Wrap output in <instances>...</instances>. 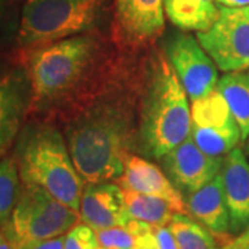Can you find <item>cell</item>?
<instances>
[{"instance_id": "cell-22", "label": "cell", "mask_w": 249, "mask_h": 249, "mask_svg": "<svg viewBox=\"0 0 249 249\" xmlns=\"http://www.w3.org/2000/svg\"><path fill=\"white\" fill-rule=\"evenodd\" d=\"M64 249H100L96 230L85 223H78L64 235Z\"/></svg>"}, {"instance_id": "cell-8", "label": "cell", "mask_w": 249, "mask_h": 249, "mask_svg": "<svg viewBox=\"0 0 249 249\" xmlns=\"http://www.w3.org/2000/svg\"><path fill=\"white\" fill-rule=\"evenodd\" d=\"M165 0H114L111 40L124 53L152 46L165 31Z\"/></svg>"}, {"instance_id": "cell-30", "label": "cell", "mask_w": 249, "mask_h": 249, "mask_svg": "<svg viewBox=\"0 0 249 249\" xmlns=\"http://www.w3.org/2000/svg\"><path fill=\"white\" fill-rule=\"evenodd\" d=\"M247 10H248V13H249V7H247Z\"/></svg>"}, {"instance_id": "cell-15", "label": "cell", "mask_w": 249, "mask_h": 249, "mask_svg": "<svg viewBox=\"0 0 249 249\" xmlns=\"http://www.w3.org/2000/svg\"><path fill=\"white\" fill-rule=\"evenodd\" d=\"M220 175L230 213V230H245L249 226V163L240 147L223 157Z\"/></svg>"}, {"instance_id": "cell-20", "label": "cell", "mask_w": 249, "mask_h": 249, "mask_svg": "<svg viewBox=\"0 0 249 249\" xmlns=\"http://www.w3.org/2000/svg\"><path fill=\"white\" fill-rule=\"evenodd\" d=\"M178 249H222L213 232L188 214L176 213L168 224Z\"/></svg>"}, {"instance_id": "cell-26", "label": "cell", "mask_w": 249, "mask_h": 249, "mask_svg": "<svg viewBox=\"0 0 249 249\" xmlns=\"http://www.w3.org/2000/svg\"><path fill=\"white\" fill-rule=\"evenodd\" d=\"M217 6L230 7V9H244L249 7V0H216Z\"/></svg>"}, {"instance_id": "cell-3", "label": "cell", "mask_w": 249, "mask_h": 249, "mask_svg": "<svg viewBox=\"0 0 249 249\" xmlns=\"http://www.w3.org/2000/svg\"><path fill=\"white\" fill-rule=\"evenodd\" d=\"M140 67L136 151L160 160L190 137V98L163 52L150 54Z\"/></svg>"}, {"instance_id": "cell-29", "label": "cell", "mask_w": 249, "mask_h": 249, "mask_svg": "<svg viewBox=\"0 0 249 249\" xmlns=\"http://www.w3.org/2000/svg\"><path fill=\"white\" fill-rule=\"evenodd\" d=\"M245 152L249 155V137L247 139V142H245Z\"/></svg>"}, {"instance_id": "cell-17", "label": "cell", "mask_w": 249, "mask_h": 249, "mask_svg": "<svg viewBox=\"0 0 249 249\" xmlns=\"http://www.w3.org/2000/svg\"><path fill=\"white\" fill-rule=\"evenodd\" d=\"M220 7L216 0H165V14L184 32H202L213 25Z\"/></svg>"}, {"instance_id": "cell-14", "label": "cell", "mask_w": 249, "mask_h": 249, "mask_svg": "<svg viewBox=\"0 0 249 249\" xmlns=\"http://www.w3.org/2000/svg\"><path fill=\"white\" fill-rule=\"evenodd\" d=\"M115 181L124 190L162 198L168 201L178 213L188 214L186 199L172 180L157 165L134 152L127 157L124 173Z\"/></svg>"}, {"instance_id": "cell-24", "label": "cell", "mask_w": 249, "mask_h": 249, "mask_svg": "<svg viewBox=\"0 0 249 249\" xmlns=\"http://www.w3.org/2000/svg\"><path fill=\"white\" fill-rule=\"evenodd\" d=\"M24 249H64V235L55 237V238H52V240L31 244V245H28Z\"/></svg>"}, {"instance_id": "cell-16", "label": "cell", "mask_w": 249, "mask_h": 249, "mask_svg": "<svg viewBox=\"0 0 249 249\" xmlns=\"http://www.w3.org/2000/svg\"><path fill=\"white\" fill-rule=\"evenodd\" d=\"M188 213L217 237L227 235L230 230V213L226 202L222 175L205 183L186 198Z\"/></svg>"}, {"instance_id": "cell-27", "label": "cell", "mask_w": 249, "mask_h": 249, "mask_svg": "<svg viewBox=\"0 0 249 249\" xmlns=\"http://www.w3.org/2000/svg\"><path fill=\"white\" fill-rule=\"evenodd\" d=\"M0 249H17V247L13 244V241L10 240L6 235V232L3 231V229L0 227Z\"/></svg>"}, {"instance_id": "cell-21", "label": "cell", "mask_w": 249, "mask_h": 249, "mask_svg": "<svg viewBox=\"0 0 249 249\" xmlns=\"http://www.w3.org/2000/svg\"><path fill=\"white\" fill-rule=\"evenodd\" d=\"M22 190V181L14 155L0 160V227L9 222Z\"/></svg>"}, {"instance_id": "cell-1", "label": "cell", "mask_w": 249, "mask_h": 249, "mask_svg": "<svg viewBox=\"0 0 249 249\" xmlns=\"http://www.w3.org/2000/svg\"><path fill=\"white\" fill-rule=\"evenodd\" d=\"M142 67L127 57L112 78L70 118L62 132L86 184L116 180L137 148Z\"/></svg>"}, {"instance_id": "cell-4", "label": "cell", "mask_w": 249, "mask_h": 249, "mask_svg": "<svg viewBox=\"0 0 249 249\" xmlns=\"http://www.w3.org/2000/svg\"><path fill=\"white\" fill-rule=\"evenodd\" d=\"M13 155L22 184L42 187L79 212L86 183L75 168L64 132L55 122L36 118L24 124Z\"/></svg>"}, {"instance_id": "cell-23", "label": "cell", "mask_w": 249, "mask_h": 249, "mask_svg": "<svg viewBox=\"0 0 249 249\" xmlns=\"http://www.w3.org/2000/svg\"><path fill=\"white\" fill-rule=\"evenodd\" d=\"M16 29L18 31L14 0H0V43L7 40Z\"/></svg>"}, {"instance_id": "cell-19", "label": "cell", "mask_w": 249, "mask_h": 249, "mask_svg": "<svg viewBox=\"0 0 249 249\" xmlns=\"http://www.w3.org/2000/svg\"><path fill=\"white\" fill-rule=\"evenodd\" d=\"M124 196L130 219L148 223L155 227L168 226L173 216L178 213L168 201L158 196L140 194L130 190H124Z\"/></svg>"}, {"instance_id": "cell-18", "label": "cell", "mask_w": 249, "mask_h": 249, "mask_svg": "<svg viewBox=\"0 0 249 249\" xmlns=\"http://www.w3.org/2000/svg\"><path fill=\"white\" fill-rule=\"evenodd\" d=\"M216 90L229 104L240 126L241 139L249 137V71L226 72L217 82Z\"/></svg>"}, {"instance_id": "cell-5", "label": "cell", "mask_w": 249, "mask_h": 249, "mask_svg": "<svg viewBox=\"0 0 249 249\" xmlns=\"http://www.w3.org/2000/svg\"><path fill=\"white\" fill-rule=\"evenodd\" d=\"M106 0H25L18 22V50L93 31Z\"/></svg>"}, {"instance_id": "cell-10", "label": "cell", "mask_w": 249, "mask_h": 249, "mask_svg": "<svg viewBox=\"0 0 249 249\" xmlns=\"http://www.w3.org/2000/svg\"><path fill=\"white\" fill-rule=\"evenodd\" d=\"M165 54L191 103L216 90L219 68L198 42L196 36L184 31L172 36L166 43Z\"/></svg>"}, {"instance_id": "cell-7", "label": "cell", "mask_w": 249, "mask_h": 249, "mask_svg": "<svg viewBox=\"0 0 249 249\" xmlns=\"http://www.w3.org/2000/svg\"><path fill=\"white\" fill-rule=\"evenodd\" d=\"M220 7L212 27L196 32L204 50L223 72L249 70V13L244 9Z\"/></svg>"}, {"instance_id": "cell-9", "label": "cell", "mask_w": 249, "mask_h": 249, "mask_svg": "<svg viewBox=\"0 0 249 249\" xmlns=\"http://www.w3.org/2000/svg\"><path fill=\"white\" fill-rule=\"evenodd\" d=\"M190 137L211 157H224L242 142L240 126L217 90L191 103Z\"/></svg>"}, {"instance_id": "cell-25", "label": "cell", "mask_w": 249, "mask_h": 249, "mask_svg": "<svg viewBox=\"0 0 249 249\" xmlns=\"http://www.w3.org/2000/svg\"><path fill=\"white\" fill-rule=\"evenodd\" d=\"M222 249H249V226L241 235L229 241Z\"/></svg>"}, {"instance_id": "cell-28", "label": "cell", "mask_w": 249, "mask_h": 249, "mask_svg": "<svg viewBox=\"0 0 249 249\" xmlns=\"http://www.w3.org/2000/svg\"><path fill=\"white\" fill-rule=\"evenodd\" d=\"M6 152H7V148H0V160L6 155Z\"/></svg>"}, {"instance_id": "cell-12", "label": "cell", "mask_w": 249, "mask_h": 249, "mask_svg": "<svg viewBox=\"0 0 249 249\" xmlns=\"http://www.w3.org/2000/svg\"><path fill=\"white\" fill-rule=\"evenodd\" d=\"M31 109V83L22 67L0 76V148H9Z\"/></svg>"}, {"instance_id": "cell-11", "label": "cell", "mask_w": 249, "mask_h": 249, "mask_svg": "<svg viewBox=\"0 0 249 249\" xmlns=\"http://www.w3.org/2000/svg\"><path fill=\"white\" fill-rule=\"evenodd\" d=\"M180 193L191 194L220 173L223 157L205 154L191 137L158 160Z\"/></svg>"}, {"instance_id": "cell-2", "label": "cell", "mask_w": 249, "mask_h": 249, "mask_svg": "<svg viewBox=\"0 0 249 249\" xmlns=\"http://www.w3.org/2000/svg\"><path fill=\"white\" fill-rule=\"evenodd\" d=\"M124 54L96 31L19 50L31 83L29 115L62 124L112 78Z\"/></svg>"}, {"instance_id": "cell-13", "label": "cell", "mask_w": 249, "mask_h": 249, "mask_svg": "<svg viewBox=\"0 0 249 249\" xmlns=\"http://www.w3.org/2000/svg\"><path fill=\"white\" fill-rule=\"evenodd\" d=\"M79 214L80 222L96 231L126 226L132 220L126 211L124 190L109 181L85 184Z\"/></svg>"}, {"instance_id": "cell-6", "label": "cell", "mask_w": 249, "mask_h": 249, "mask_svg": "<svg viewBox=\"0 0 249 249\" xmlns=\"http://www.w3.org/2000/svg\"><path fill=\"white\" fill-rule=\"evenodd\" d=\"M80 222L78 211L62 204L45 188L22 184L9 222L1 229L17 249L65 235Z\"/></svg>"}]
</instances>
